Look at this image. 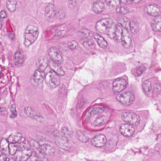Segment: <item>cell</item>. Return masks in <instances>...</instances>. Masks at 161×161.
Wrapping results in <instances>:
<instances>
[{"label":"cell","mask_w":161,"mask_h":161,"mask_svg":"<svg viewBox=\"0 0 161 161\" xmlns=\"http://www.w3.org/2000/svg\"><path fill=\"white\" fill-rule=\"evenodd\" d=\"M116 12L118 14H121V15H125L129 13V9L126 8L124 7H118L116 9Z\"/></svg>","instance_id":"38"},{"label":"cell","mask_w":161,"mask_h":161,"mask_svg":"<svg viewBox=\"0 0 161 161\" xmlns=\"http://www.w3.org/2000/svg\"><path fill=\"white\" fill-rule=\"evenodd\" d=\"M55 142L58 147L65 150H68L71 147L70 141L64 135H61L59 131L56 130L54 132Z\"/></svg>","instance_id":"3"},{"label":"cell","mask_w":161,"mask_h":161,"mask_svg":"<svg viewBox=\"0 0 161 161\" xmlns=\"http://www.w3.org/2000/svg\"><path fill=\"white\" fill-rule=\"evenodd\" d=\"M25 59V54L22 50H18L14 54V63L16 66H19L22 65L24 63Z\"/></svg>","instance_id":"17"},{"label":"cell","mask_w":161,"mask_h":161,"mask_svg":"<svg viewBox=\"0 0 161 161\" xmlns=\"http://www.w3.org/2000/svg\"><path fill=\"white\" fill-rule=\"evenodd\" d=\"M44 79L46 84L52 89L56 88L60 84V79L59 75L53 71L47 73L45 75Z\"/></svg>","instance_id":"4"},{"label":"cell","mask_w":161,"mask_h":161,"mask_svg":"<svg viewBox=\"0 0 161 161\" xmlns=\"http://www.w3.org/2000/svg\"><path fill=\"white\" fill-rule=\"evenodd\" d=\"M23 138L20 133L16 132L9 135L7 140L9 143L17 144L19 143Z\"/></svg>","instance_id":"19"},{"label":"cell","mask_w":161,"mask_h":161,"mask_svg":"<svg viewBox=\"0 0 161 161\" xmlns=\"http://www.w3.org/2000/svg\"><path fill=\"white\" fill-rule=\"evenodd\" d=\"M8 158H7L6 155L0 150V161H8Z\"/></svg>","instance_id":"41"},{"label":"cell","mask_w":161,"mask_h":161,"mask_svg":"<svg viewBox=\"0 0 161 161\" xmlns=\"http://www.w3.org/2000/svg\"><path fill=\"white\" fill-rule=\"evenodd\" d=\"M123 29L120 25H116V30L114 33V39L117 42H121L122 36H123Z\"/></svg>","instance_id":"27"},{"label":"cell","mask_w":161,"mask_h":161,"mask_svg":"<svg viewBox=\"0 0 161 161\" xmlns=\"http://www.w3.org/2000/svg\"><path fill=\"white\" fill-rule=\"evenodd\" d=\"M104 108L102 107H96V108H92L91 109V110L89 112V114H88L87 119H89V117L92 114H99L102 113L104 112Z\"/></svg>","instance_id":"30"},{"label":"cell","mask_w":161,"mask_h":161,"mask_svg":"<svg viewBox=\"0 0 161 161\" xmlns=\"http://www.w3.org/2000/svg\"><path fill=\"white\" fill-rule=\"evenodd\" d=\"M62 134L66 137H70L72 136L73 132L67 127H63L61 129Z\"/></svg>","instance_id":"36"},{"label":"cell","mask_w":161,"mask_h":161,"mask_svg":"<svg viewBox=\"0 0 161 161\" xmlns=\"http://www.w3.org/2000/svg\"><path fill=\"white\" fill-rule=\"evenodd\" d=\"M45 72L38 69L36 70L30 79L31 84L35 87L39 86L42 83L45 79Z\"/></svg>","instance_id":"7"},{"label":"cell","mask_w":161,"mask_h":161,"mask_svg":"<svg viewBox=\"0 0 161 161\" xmlns=\"http://www.w3.org/2000/svg\"><path fill=\"white\" fill-rule=\"evenodd\" d=\"M92 143L96 147H103L107 143V138L103 134H98L92 139Z\"/></svg>","instance_id":"13"},{"label":"cell","mask_w":161,"mask_h":161,"mask_svg":"<svg viewBox=\"0 0 161 161\" xmlns=\"http://www.w3.org/2000/svg\"><path fill=\"white\" fill-rule=\"evenodd\" d=\"M152 28L156 32H161V16H157L151 23Z\"/></svg>","instance_id":"25"},{"label":"cell","mask_w":161,"mask_h":161,"mask_svg":"<svg viewBox=\"0 0 161 161\" xmlns=\"http://www.w3.org/2000/svg\"><path fill=\"white\" fill-rule=\"evenodd\" d=\"M39 144L43 155H51L55 153L54 147L51 143L46 141H42L39 142Z\"/></svg>","instance_id":"11"},{"label":"cell","mask_w":161,"mask_h":161,"mask_svg":"<svg viewBox=\"0 0 161 161\" xmlns=\"http://www.w3.org/2000/svg\"><path fill=\"white\" fill-rule=\"evenodd\" d=\"M144 11L148 15L157 17L161 13V8L156 5H148L145 7Z\"/></svg>","instance_id":"14"},{"label":"cell","mask_w":161,"mask_h":161,"mask_svg":"<svg viewBox=\"0 0 161 161\" xmlns=\"http://www.w3.org/2000/svg\"><path fill=\"white\" fill-rule=\"evenodd\" d=\"M56 9L55 5L52 3L47 5L45 8V16L47 19H53L56 15Z\"/></svg>","instance_id":"18"},{"label":"cell","mask_w":161,"mask_h":161,"mask_svg":"<svg viewBox=\"0 0 161 161\" xmlns=\"http://www.w3.org/2000/svg\"><path fill=\"white\" fill-rule=\"evenodd\" d=\"M105 119L104 116H98V117H97L95 119L93 123V125L94 126H97L101 125H102L104 123Z\"/></svg>","instance_id":"34"},{"label":"cell","mask_w":161,"mask_h":161,"mask_svg":"<svg viewBox=\"0 0 161 161\" xmlns=\"http://www.w3.org/2000/svg\"><path fill=\"white\" fill-rule=\"evenodd\" d=\"M122 118L123 121L126 124L133 126L138 125L141 121L140 116L132 112H125L123 113Z\"/></svg>","instance_id":"5"},{"label":"cell","mask_w":161,"mask_h":161,"mask_svg":"<svg viewBox=\"0 0 161 161\" xmlns=\"http://www.w3.org/2000/svg\"><path fill=\"white\" fill-rule=\"evenodd\" d=\"M39 31L37 27L35 25H29L25 28L24 35V44L28 47L33 44L38 37Z\"/></svg>","instance_id":"2"},{"label":"cell","mask_w":161,"mask_h":161,"mask_svg":"<svg viewBox=\"0 0 161 161\" xmlns=\"http://www.w3.org/2000/svg\"><path fill=\"white\" fill-rule=\"evenodd\" d=\"M121 42L123 47L126 49L130 48L132 45V40H131V37L129 34L127 30L125 29H123V36H122Z\"/></svg>","instance_id":"15"},{"label":"cell","mask_w":161,"mask_h":161,"mask_svg":"<svg viewBox=\"0 0 161 161\" xmlns=\"http://www.w3.org/2000/svg\"><path fill=\"white\" fill-rule=\"evenodd\" d=\"M121 3L125 4H130L132 3V0H121Z\"/></svg>","instance_id":"46"},{"label":"cell","mask_w":161,"mask_h":161,"mask_svg":"<svg viewBox=\"0 0 161 161\" xmlns=\"http://www.w3.org/2000/svg\"><path fill=\"white\" fill-rule=\"evenodd\" d=\"M121 134L126 137H131L135 132V128L132 125L125 124L121 125L120 128Z\"/></svg>","instance_id":"12"},{"label":"cell","mask_w":161,"mask_h":161,"mask_svg":"<svg viewBox=\"0 0 161 161\" xmlns=\"http://www.w3.org/2000/svg\"><path fill=\"white\" fill-rule=\"evenodd\" d=\"M30 143L31 146L33 147V149L35 151V154L38 157V158H43L44 155L41 150L39 143L37 142L36 141H34V140H32L30 142Z\"/></svg>","instance_id":"24"},{"label":"cell","mask_w":161,"mask_h":161,"mask_svg":"<svg viewBox=\"0 0 161 161\" xmlns=\"http://www.w3.org/2000/svg\"><path fill=\"white\" fill-rule=\"evenodd\" d=\"M116 100L125 106L131 105L135 99V96L131 92H125L118 95L116 97Z\"/></svg>","instance_id":"6"},{"label":"cell","mask_w":161,"mask_h":161,"mask_svg":"<svg viewBox=\"0 0 161 161\" xmlns=\"http://www.w3.org/2000/svg\"><path fill=\"white\" fill-rule=\"evenodd\" d=\"M139 25L138 23L135 21L130 22V30L133 34H136L139 31Z\"/></svg>","instance_id":"33"},{"label":"cell","mask_w":161,"mask_h":161,"mask_svg":"<svg viewBox=\"0 0 161 161\" xmlns=\"http://www.w3.org/2000/svg\"><path fill=\"white\" fill-rule=\"evenodd\" d=\"M7 15L6 12L4 10H2L0 12V17L2 19H5L7 18Z\"/></svg>","instance_id":"45"},{"label":"cell","mask_w":161,"mask_h":161,"mask_svg":"<svg viewBox=\"0 0 161 161\" xmlns=\"http://www.w3.org/2000/svg\"><path fill=\"white\" fill-rule=\"evenodd\" d=\"M118 23L126 30H130V22L128 18L126 17H119L117 19Z\"/></svg>","instance_id":"26"},{"label":"cell","mask_w":161,"mask_h":161,"mask_svg":"<svg viewBox=\"0 0 161 161\" xmlns=\"http://www.w3.org/2000/svg\"><path fill=\"white\" fill-rule=\"evenodd\" d=\"M27 161H41L38 159V157L36 154H32L29 159Z\"/></svg>","instance_id":"42"},{"label":"cell","mask_w":161,"mask_h":161,"mask_svg":"<svg viewBox=\"0 0 161 161\" xmlns=\"http://www.w3.org/2000/svg\"><path fill=\"white\" fill-rule=\"evenodd\" d=\"M6 6L10 12H14L17 8V1L16 0H7L6 3Z\"/></svg>","instance_id":"28"},{"label":"cell","mask_w":161,"mask_h":161,"mask_svg":"<svg viewBox=\"0 0 161 161\" xmlns=\"http://www.w3.org/2000/svg\"><path fill=\"white\" fill-rule=\"evenodd\" d=\"M78 46V44L77 42L75 41H72L70 42L69 45V48L71 50L75 49Z\"/></svg>","instance_id":"43"},{"label":"cell","mask_w":161,"mask_h":161,"mask_svg":"<svg viewBox=\"0 0 161 161\" xmlns=\"http://www.w3.org/2000/svg\"><path fill=\"white\" fill-rule=\"evenodd\" d=\"M49 56L52 60L58 64H61L63 62L62 53L57 48L52 47L48 51Z\"/></svg>","instance_id":"8"},{"label":"cell","mask_w":161,"mask_h":161,"mask_svg":"<svg viewBox=\"0 0 161 161\" xmlns=\"http://www.w3.org/2000/svg\"><path fill=\"white\" fill-rule=\"evenodd\" d=\"M49 66L52 71L54 72L59 76H64L65 73L60 64L56 63L53 60H51L49 61Z\"/></svg>","instance_id":"16"},{"label":"cell","mask_w":161,"mask_h":161,"mask_svg":"<svg viewBox=\"0 0 161 161\" xmlns=\"http://www.w3.org/2000/svg\"><path fill=\"white\" fill-rule=\"evenodd\" d=\"M76 0H68V4L71 8H74L76 5Z\"/></svg>","instance_id":"44"},{"label":"cell","mask_w":161,"mask_h":161,"mask_svg":"<svg viewBox=\"0 0 161 161\" xmlns=\"http://www.w3.org/2000/svg\"><path fill=\"white\" fill-rule=\"evenodd\" d=\"M19 149L18 144L9 143V154L14 156L16 154Z\"/></svg>","instance_id":"32"},{"label":"cell","mask_w":161,"mask_h":161,"mask_svg":"<svg viewBox=\"0 0 161 161\" xmlns=\"http://www.w3.org/2000/svg\"><path fill=\"white\" fill-rule=\"evenodd\" d=\"M33 154L31 148H19L16 153L17 159L19 161H27Z\"/></svg>","instance_id":"10"},{"label":"cell","mask_w":161,"mask_h":161,"mask_svg":"<svg viewBox=\"0 0 161 161\" xmlns=\"http://www.w3.org/2000/svg\"><path fill=\"white\" fill-rule=\"evenodd\" d=\"M142 0H132V3H140Z\"/></svg>","instance_id":"47"},{"label":"cell","mask_w":161,"mask_h":161,"mask_svg":"<svg viewBox=\"0 0 161 161\" xmlns=\"http://www.w3.org/2000/svg\"><path fill=\"white\" fill-rule=\"evenodd\" d=\"M8 161H16V160L15 159L10 158L8 159Z\"/></svg>","instance_id":"48"},{"label":"cell","mask_w":161,"mask_h":161,"mask_svg":"<svg viewBox=\"0 0 161 161\" xmlns=\"http://www.w3.org/2000/svg\"><path fill=\"white\" fill-rule=\"evenodd\" d=\"M142 88L146 93L149 94L152 90V84L151 82L148 80L145 81L142 84Z\"/></svg>","instance_id":"31"},{"label":"cell","mask_w":161,"mask_h":161,"mask_svg":"<svg viewBox=\"0 0 161 161\" xmlns=\"http://www.w3.org/2000/svg\"><path fill=\"white\" fill-rule=\"evenodd\" d=\"M145 70V68L144 66H141V67H139V68L137 69V75H138V76H140V75H142L143 73Z\"/></svg>","instance_id":"40"},{"label":"cell","mask_w":161,"mask_h":161,"mask_svg":"<svg viewBox=\"0 0 161 161\" xmlns=\"http://www.w3.org/2000/svg\"><path fill=\"white\" fill-rule=\"evenodd\" d=\"M25 114L28 117H31V118L36 119L37 118H40V115L38 114L32 108L30 107H27L25 108Z\"/></svg>","instance_id":"29"},{"label":"cell","mask_w":161,"mask_h":161,"mask_svg":"<svg viewBox=\"0 0 161 161\" xmlns=\"http://www.w3.org/2000/svg\"><path fill=\"white\" fill-rule=\"evenodd\" d=\"M95 28L101 34H107L110 38L114 39L116 25L110 18L101 19L96 23Z\"/></svg>","instance_id":"1"},{"label":"cell","mask_w":161,"mask_h":161,"mask_svg":"<svg viewBox=\"0 0 161 161\" xmlns=\"http://www.w3.org/2000/svg\"><path fill=\"white\" fill-rule=\"evenodd\" d=\"M49 66V61L45 58H41L36 62L37 69L45 72L46 68Z\"/></svg>","instance_id":"21"},{"label":"cell","mask_w":161,"mask_h":161,"mask_svg":"<svg viewBox=\"0 0 161 161\" xmlns=\"http://www.w3.org/2000/svg\"><path fill=\"white\" fill-rule=\"evenodd\" d=\"M127 82L124 78H119L115 79L113 82L112 90L114 92L120 93L126 89Z\"/></svg>","instance_id":"9"},{"label":"cell","mask_w":161,"mask_h":161,"mask_svg":"<svg viewBox=\"0 0 161 161\" xmlns=\"http://www.w3.org/2000/svg\"><path fill=\"white\" fill-rule=\"evenodd\" d=\"M77 136H78L79 140L82 142H88V140H89L88 137L81 131H78L77 132Z\"/></svg>","instance_id":"37"},{"label":"cell","mask_w":161,"mask_h":161,"mask_svg":"<svg viewBox=\"0 0 161 161\" xmlns=\"http://www.w3.org/2000/svg\"><path fill=\"white\" fill-rule=\"evenodd\" d=\"M104 9H105V4L104 3L100 0L96 1L93 4L92 9L93 12L97 14L102 13L104 11Z\"/></svg>","instance_id":"20"},{"label":"cell","mask_w":161,"mask_h":161,"mask_svg":"<svg viewBox=\"0 0 161 161\" xmlns=\"http://www.w3.org/2000/svg\"><path fill=\"white\" fill-rule=\"evenodd\" d=\"M106 3L110 6L118 7L121 3V0H106Z\"/></svg>","instance_id":"35"},{"label":"cell","mask_w":161,"mask_h":161,"mask_svg":"<svg viewBox=\"0 0 161 161\" xmlns=\"http://www.w3.org/2000/svg\"><path fill=\"white\" fill-rule=\"evenodd\" d=\"M2 21L1 20V19H0V29H1V28H2Z\"/></svg>","instance_id":"49"},{"label":"cell","mask_w":161,"mask_h":161,"mask_svg":"<svg viewBox=\"0 0 161 161\" xmlns=\"http://www.w3.org/2000/svg\"><path fill=\"white\" fill-rule=\"evenodd\" d=\"M93 37L99 47L103 49H105L108 47V42L102 36L99 34H95Z\"/></svg>","instance_id":"22"},{"label":"cell","mask_w":161,"mask_h":161,"mask_svg":"<svg viewBox=\"0 0 161 161\" xmlns=\"http://www.w3.org/2000/svg\"><path fill=\"white\" fill-rule=\"evenodd\" d=\"M10 110H11V114L10 115V117L11 118H14L17 116V113L16 111V107L14 105H12L10 108Z\"/></svg>","instance_id":"39"},{"label":"cell","mask_w":161,"mask_h":161,"mask_svg":"<svg viewBox=\"0 0 161 161\" xmlns=\"http://www.w3.org/2000/svg\"><path fill=\"white\" fill-rule=\"evenodd\" d=\"M9 143L7 139L3 138L0 141V149L6 155L9 154Z\"/></svg>","instance_id":"23"}]
</instances>
